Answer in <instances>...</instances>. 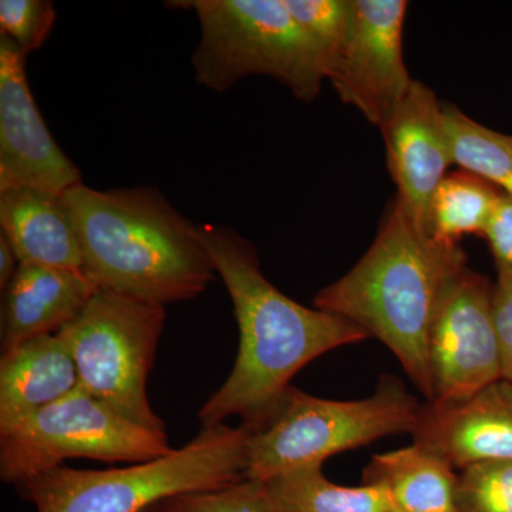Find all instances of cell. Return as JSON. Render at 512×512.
<instances>
[{
  "instance_id": "1",
  "label": "cell",
  "mask_w": 512,
  "mask_h": 512,
  "mask_svg": "<svg viewBox=\"0 0 512 512\" xmlns=\"http://www.w3.org/2000/svg\"><path fill=\"white\" fill-rule=\"evenodd\" d=\"M200 235L231 296L239 350L231 375L202 406L198 419L201 427H215L239 416L245 429L255 430L299 370L370 336L350 320L306 308L275 288L262 272L255 245L234 229L202 224Z\"/></svg>"
},
{
  "instance_id": "2",
  "label": "cell",
  "mask_w": 512,
  "mask_h": 512,
  "mask_svg": "<svg viewBox=\"0 0 512 512\" xmlns=\"http://www.w3.org/2000/svg\"><path fill=\"white\" fill-rule=\"evenodd\" d=\"M464 268L467 255L461 245L424 232L394 198L366 254L313 303L380 340L427 402H433L430 326L448 282Z\"/></svg>"
},
{
  "instance_id": "3",
  "label": "cell",
  "mask_w": 512,
  "mask_h": 512,
  "mask_svg": "<svg viewBox=\"0 0 512 512\" xmlns=\"http://www.w3.org/2000/svg\"><path fill=\"white\" fill-rule=\"evenodd\" d=\"M84 271L100 289L167 306L201 295L217 272L200 235L153 187L64 192Z\"/></svg>"
},
{
  "instance_id": "4",
  "label": "cell",
  "mask_w": 512,
  "mask_h": 512,
  "mask_svg": "<svg viewBox=\"0 0 512 512\" xmlns=\"http://www.w3.org/2000/svg\"><path fill=\"white\" fill-rule=\"evenodd\" d=\"M249 430L220 424L163 457L113 470L59 466L16 485L36 512H144L178 495L247 478Z\"/></svg>"
},
{
  "instance_id": "5",
  "label": "cell",
  "mask_w": 512,
  "mask_h": 512,
  "mask_svg": "<svg viewBox=\"0 0 512 512\" xmlns=\"http://www.w3.org/2000/svg\"><path fill=\"white\" fill-rule=\"evenodd\" d=\"M200 43L192 53L198 84L222 93L249 76L278 80L301 101H313L328 80L325 66L285 0H188Z\"/></svg>"
},
{
  "instance_id": "6",
  "label": "cell",
  "mask_w": 512,
  "mask_h": 512,
  "mask_svg": "<svg viewBox=\"0 0 512 512\" xmlns=\"http://www.w3.org/2000/svg\"><path fill=\"white\" fill-rule=\"evenodd\" d=\"M421 406L392 376L382 377L373 396L353 402L320 399L291 386L268 419L249 430L247 478L266 481L295 468L323 466L343 451L412 434Z\"/></svg>"
},
{
  "instance_id": "7",
  "label": "cell",
  "mask_w": 512,
  "mask_h": 512,
  "mask_svg": "<svg viewBox=\"0 0 512 512\" xmlns=\"http://www.w3.org/2000/svg\"><path fill=\"white\" fill-rule=\"evenodd\" d=\"M165 306L99 289L57 332L69 346L80 389L128 420L165 433L147 397V380L163 333Z\"/></svg>"
},
{
  "instance_id": "8",
  "label": "cell",
  "mask_w": 512,
  "mask_h": 512,
  "mask_svg": "<svg viewBox=\"0 0 512 512\" xmlns=\"http://www.w3.org/2000/svg\"><path fill=\"white\" fill-rule=\"evenodd\" d=\"M171 451L167 433L128 420L79 387L0 431V477L19 485L63 466L67 458L138 464Z\"/></svg>"
},
{
  "instance_id": "9",
  "label": "cell",
  "mask_w": 512,
  "mask_h": 512,
  "mask_svg": "<svg viewBox=\"0 0 512 512\" xmlns=\"http://www.w3.org/2000/svg\"><path fill=\"white\" fill-rule=\"evenodd\" d=\"M493 288L467 266L444 289L427 340L433 402H458L503 379Z\"/></svg>"
},
{
  "instance_id": "10",
  "label": "cell",
  "mask_w": 512,
  "mask_h": 512,
  "mask_svg": "<svg viewBox=\"0 0 512 512\" xmlns=\"http://www.w3.org/2000/svg\"><path fill=\"white\" fill-rule=\"evenodd\" d=\"M407 9L404 0H350L348 35L329 77L339 99L379 128L414 83L403 56Z\"/></svg>"
},
{
  "instance_id": "11",
  "label": "cell",
  "mask_w": 512,
  "mask_h": 512,
  "mask_svg": "<svg viewBox=\"0 0 512 512\" xmlns=\"http://www.w3.org/2000/svg\"><path fill=\"white\" fill-rule=\"evenodd\" d=\"M26 59L0 36V191L28 187L63 195L82 184V173L37 109Z\"/></svg>"
},
{
  "instance_id": "12",
  "label": "cell",
  "mask_w": 512,
  "mask_h": 512,
  "mask_svg": "<svg viewBox=\"0 0 512 512\" xmlns=\"http://www.w3.org/2000/svg\"><path fill=\"white\" fill-rule=\"evenodd\" d=\"M380 131L396 198L417 227L430 234L434 192L454 164L444 104L429 86L414 80L406 99Z\"/></svg>"
},
{
  "instance_id": "13",
  "label": "cell",
  "mask_w": 512,
  "mask_h": 512,
  "mask_svg": "<svg viewBox=\"0 0 512 512\" xmlns=\"http://www.w3.org/2000/svg\"><path fill=\"white\" fill-rule=\"evenodd\" d=\"M412 436L460 470L512 460V383L501 379L458 402L423 404Z\"/></svg>"
},
{
  "instance_id": "14",
  "label": "cell",
  "mask_w": 512,
  "mask_h": 512,
  "mask_svg": "<svg viewBox=\"0 0 512 512\" xmlns=\"http://www.w3.org/2000/svg\"><path fill=\"white\" fill-rule=\"evenodd\" d=\"M86 271L22 264L3 301L2 352L72 322L99 291Z\"/></svg>"
},
{
  "instance_id": "15",
  "label": "cell",
  "mask_w": 512,
  "mask_h": 512,
  "mask_svg": "<svg viewBox=\"0 0 512 512\" xmlns=\"http://www.w3.org/2000/svg\"><path fill=\"white\" fill-rule=\"evenodd\" d=\"M0 234L22 264L84 271L79 235L63 195L28 187L0 191Z\"/></svg>"
},
{
  "instance_id": "16",
  "label": "cell",
  "mask_w": 512,
  "mask_h": 512,
  "mask_svg": "<svg viewBox=\"0 0 512 512\" xmlns=\"http://www.w3.org/2000/svg\"><path fill=\"white\" fill-rule=\"evenodd\" d=\"M69 346L57 333L3 353L0 362V431L59 402L79 389Z\"/></svg>"
},
{
  "instance_id": "17",
  "label": "cell",
  "mask_w": 512,
  "mask_h": 512,
  "mask_svg": "<svg viewBox=\"0 0 512 512\" xmlns=\"http://www.w3.org/2000/svg\"><path fill=\"white\" fill-rule=\"evenodd\" d=\"M363 484L384 488L400 512H458L454 467L416 443L373 457Z\"/></svg>"
},
{
  "instance_id": "18",
  "label": "cell",
  "mask_w": 512,
  "mask_h": 512,
  "mask_svg": "<svg viewBox=\"0 0 512 512\" xmlns=\"http://www.w3.org/2000/svg\"><path fill=\"white\" fill-rule=\"evenodd\" d=\"M275 512H394L392 498L377 485L343 487L323 476L322 466L286 471L262 481Z\"/></svg>"
},
{
  "instance_id": "19",
  "label": "cell",
  "mask_w": 512,
  "mask_h": 512,
  "mask_svg": "<svg viewBox=\"0 0 512 512\" xmlns=\"http://www.w3.org/2000/svg\"><path fill=\"white\" fill-rule=\"evenodd\" d=\"M503 194L495 185L466 170L447 174L431 201L430 234L454 244H460L467 235L483 237Z\"/></svg>"
},
{
  "instance_id": "20",
  "label": "cell",
  "mask_w": 512,
  "mask_h": 512,
  "mask_svg": "<svg viewBox=\"0 0 512 512\" xmlns=\"http://www.w3.org/2000/svg\"><path fill=\"white\" fill-rule=\"evenodd\" d=\"M454 164L512 197V136L491 130L454 104H444Z\"/></svg>"
},
{
  "instance_id": "21",
  "label": "cell",
  "mask_w": 512,
  "mask_h": 512,
  "mask_svg": "<svg viewBox=\"0 0 512 512\" xmlns=\"http://www.w3.org/2000/svg\"><path fill=\"white\" fill-rule=\"evenodd\" d=\"M285 3L318 52L329 80L348 35L350 0H285Z\"/></svg>"
},
{
  "instance_id": "22",
  "label": "cell",
  "mask_w": 512,
  "mask_h": 512,
  "mask_svg": "<svg viewBox=\"0 0 512 512\" xmlns=\"http://www.w3.org/2000/svg\"><path fill=\"white\" fill-rule=\"evenodd\" d=\"M458 512H512V460L471 464L458 474Z\"/></svg>"
},
{
  "instance_id": "23",
  "label": "cell",
  "mask_w": 512,
  "mask_h": 512,
  "mask_svg": "<svg viewBox=\"0 0 512 512\" xmlns=\"http://www.w3.org/2000/svg\"><path fill=\"white\" fill-rule=\"evenodd\" d=\"M55 22V5L49 0L0 2V36L8 37L25 56L45 45Z\"/></svg>"
},
{
  "instance_id": "24",
  "label": "cell",
  "mask_w": 512,
  "mask_h": 512,
  "mask_svg": "<svg viewBox=\"0 0 512 512\" xmlns=\"http://www.w3.org/2000/svg\"><path fill=\"white\" fill-rule=\"evenodd\" d=\"M163 505L168 512H275L264 483L249 478L220 490L178 495Z\"/></svg>"
},
{
  "instance_id": "25",
  "label": "cell",
  "mask_w": 512,
  "mask_h": 512,
  "mask_svg": "<svg viewBox=\"0 0 512 512\" xmlns=\"http://www.w3.org/2000/svg\"><path fill=\"white\" fill-rule=\"evenodd\" d=\"M493 288V316L500 345L503 379L512 383V272H497Z\"/></svg>"
},
{
  "instance_id": "26",
  "label": "cell",
  "mask_w": 512,
  "mask_h": 512,
  "mask_svg": "<svg viewBox=\"0 0 512 512\" xmlns=\"http://www.w3.org/2000/svg\"><path fill=\"white\" fill-rule=\"evenodd\" d=\"M483 237L493 254L497 272H512V197L503 194L495 204Z\"/></svg>"
},
{
  "instance_id": "27",
  "label": "cell",
  "mask_w": 512,
  "mask_h": 512,
  "mask_svg": "<svg viewBox=\"0 0 512 512\" xmlns=\"http://www.w3.org/2000/svg\"><path fill=\"white\" fill-rule=\"evenodd\" d=\"M20 265L19 256L16 255L15 249L8 241L5 235L0 234V288L5 292L18 274Z\"/></svg>"
},
{
  "instance_id": "28",
  "label": "cell",
  "mask_w": 512,
  "mask_h": 512,
  "mask_svg": "<svg viewBox=\"0 0 512 512\" xmlns=\"http://www.w3.org/2000/svg\"><path fill=\"white\" fill-rule=\"evenodd\" d=\"M144 512H168L165 510L164 505H156V507L150 508V510L144 511Z\"/></svg>"
},
{
  "instance_id": "29",
  "label": "cell",
  "mask_w": 512,
  "mask_h": 512,
  "mask_svg": "<svg viewBox=\"0 0 512 512\" xmlns=\"http://www.w3.org/2000/svg\"><path fill=\"white\" fill-rule=\"evenodd\" d=\"M394 512H400V511L394 510Z\"/></svg>"
}]
</instances>
